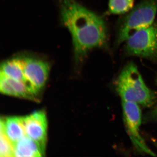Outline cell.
<instances>
[{
  "instance_id": "cell-15",
  "label": "cell",
  "mask_w": 157,
  "mask_h": 157,
  "mask_svg": "<svg viewBox=\"0 0 157 157\" xmlns=\"http://www.w3.org/2000/svg\"><path fill=\"white\" fill-rule=\"evenodd\" d=\"M155 144H156V146H157V140L156 141Z\"/></svg>"
},
{
  "instance_id": "cell-13",
  "label": "cell",
  "mask_w": 157,
  "mask_h": 157,
  "mask_svg": "<svg viewBox=\"0 0 157 157\" xmlns=\"http://www.w3.org/2000/svg\"><path fill=\"white\" fill-rule=\"evenodd\" d=\"M0 155L1 157L14 156V144L2 130L0 136Z\"/></svg>"
},
{
  "instance_id": "cell-2",
  "label": "cell",
  "mask_w": 157,
  "mask_h": 157,
  "mask_svg": "<svg viewBox=\"0 0 157 157\" xmlns=\"http://www.w3.org/2000/svg\"><path fill=\"white\" fill-rule=\"evenodd\" d=\"M116 90L122 101L136 103L144 107H151L156 101V96L144 81L136 65L127 63L115 82Z\"/></svg>"
},
{
  "instance_id": "cell-6",
  "label": "cell",
  "mask_w": 157,
  "mask_h": 157,
  "mask_svg": "<svg viewBox=\"0 0 157 157\" xmlns=\"http://www.w3.org/2000/svg\"><path fill=\"white\" fill-rule=\"evenodd\" d=\"M25 76L37 94L45 86L50 67L47 62L34 58H22Z\"/></svg>"
},
{
  "instance_id": "cell-5",
  "label": "cell",
  "mask_w": 157,
  "mask_h": 157,
  "mask_svg": "<svg viewBox=\"0 0 157 157\" xmlns=\"http://www.w3.org/2000/svg\"><path fill=\"white\" fill-rule=\"evenodd\" d=\"M122 111L126 130L136 151L141 154L156 156L140 135L142 116L139 105L134 102L122 101Z\"/></svg>"
},
{
  "instance_id": "cell-11",
  "label": "cell",
  "mask_w": 157,
  "mask_h": 157,
  "mask_svg": "<svg viewBox=\"0 0 157 157\" xmlns=\"http://www.w3.org/2000/svg\"><path fill=\"white\" fill-rule=\"evenodd\" d=\"M44 153L41 147L27 136L14 144V156L41 157Z\"/></svg>"
},
{
  "instance_id": "cell-12",
  "label": "cell",
  "mask_w": 157,
  "mask_h": 157,
  "mask_svg": "<svg viewBox=\"0 0 157 157\" xmlns=\"http://www.w3.org/2000/svg\"><path fill=\"white\" fill-rule=\"evenodd\" d=\"M135 0H109V13L114 14L128 13L133 9Z\"/></svg>"
},
{
  "instance_id": "cell-1",
  "label": "cell",
  "mask_w": 157,
  "mask_h": 157,
  "mask_svg": "<svg viewBox=\"0 0 157 157\" xmlns=\"http://www.w3.org/2000/svg\"><path fill=\"white\" fill-rule=\"evenodd\" d=\"M60 9L62 21L72 36L76 58L106 45L107 28L102 17L75 0H61Z\"/></svg>"
},
{
  "instance_id": "cell-4",
  "label": "cell",
  "mask_w": 157,
  "mask_h": 157,
  "mask_svg": "<svg viewBox=\"0 0 157 157\" xmlns=\"http://www.w3.org/2000/svg\"><path fill=\"white\" fill-rule=\"evenodd\" d=\"M125 50L128 55L140 57L157 63V26L139 30L127 39Z\"/></svg>"
},
{
  "instance_id": "cell-7",
  "label": "cell",
  "mask_w": 157,
  "mask_h": 157,
  "mask_svg": "<svg viewBox=\"0 0 157 157\" xmlns=\"http://www.w3.org/2000/svg\"><path fill=\"white\" fill-rule=\"evenodd\" d=\"M23 121L26 136L35 140L45 151L48 125L45 112L42 110L35 111L23 117Z\"/></svg>"
},
{
  "instance_id": "cell-8",
  "label": "cell",
  "mask_w": 157,
  "mask_h": 157,
  "mask_svg": "<svg viewBox=\"0 0 157 157\" xmlns=\"http://www.w3.org/2000/svg\"><path fill=\"white\" fill-rule=\"evenodd\" d=\"M0 76V90L4 94L38 101L36 95L24 82L9 78L1 73Z\"/></svg>"
},
{
  "instance_id": "cell-9",
  "label": "cell",
  "mask_w": 157,
  "mask_h": 157,
  "mask_svg": "<svg viewBox=\"0 0 157 157\" xmlns=\"http://www.w3.org/2000/svg\"><path fill=\"white\" fill-rule=\"evenodd\" d=\"M1 73L9 78L24 82L32 92L37 95L34 88L25 76L22 59L16 58L4 62L1 65Z\"/></svg>"
},
{
  "instance_id": "cell-14",
  "label": "cell",
  "mask_w": 157,
  "mask_h": 157,
  "mask_svg": "<svg viewBox=\"0 0 157 157\" xmlns=\"http://www.w3.org/2000/svg\"><path fill=\"white\" fill-rule=\"evenodd\" d=\"M157 83V78L156 80ZM144 121L145 122H157V104L153 109L147 113L145 116Z\"/></svg>"
},
{
  "instance_id": "cell-3",
  "label": "cell",
  "mask_w": 157,
  "mask_h": 157,
  "mask_svg": "<svg viewBox=\"0 0 157 157\" xmlns=\"http://www.w3.org/2000/svg\"><path fill=\"white\" fill-rule=\"evenodd\" d=\"M157 12V0H142L133 8L121 21L116 45H119L137 31L154 24Z\"/></svg>"
},
{
  "instance_id": "cell-10",
  "label": "cell",
  "mask_w": 157,
  "mask_h": 157,
  "mask_svg": "<svg viewBox=\"0 0 157 157\" xmlns=\"http://www.w3.org/2000/svg\"><path fill=\"white\" fill-rule=\"evenodd\" d=\"M0 128L4 131L13 144L26 136L23 117H9L1 119Z\"/></svg>"
}]
</instances>
